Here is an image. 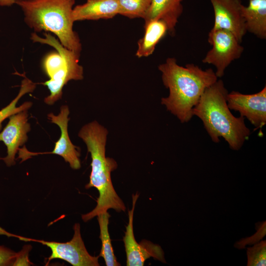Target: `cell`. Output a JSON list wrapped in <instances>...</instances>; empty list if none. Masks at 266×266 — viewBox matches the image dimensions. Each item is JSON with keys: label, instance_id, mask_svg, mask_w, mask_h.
Masks as SVG:
<instances>
[{"label": "cell", "instance_id": "6da1fadb", "mask_svg": "<svg viewBox=\"0 0 266 266\" xmlns=\"http://www.w3.org/2000/svg\"><path fill=\"white\" fill-rule=\"evenodd\" d=\"M158 69L164 86L169 90L168 96L161 99V104L181 122H189L193 116V108L205 90L218 80L215 72L193 64L179 66L172 57L160 65Z\"/></svg>", "mask_w": 266, "mask_h": 266}, {"label": "cell", "instance_id": "7a4b0ae2", "mask_svg": "<svg viewBox=\"0 0 266 266\" xmlns=\"http://www.w3.org/2000/svg\"><path fill=\"white\" fill-rule=\"evenodd\" d=\"M108 131L96 121L83 126L78 136L85 143L92 159L91 172L86 189L95 188L99 193L96 207L90 212L82 215L84 222H87L109 209L117 212L125 211L126 207L116 192L112 183L111 173L117 167L113 158L105 156Z\"/></svg>", "mask_w": 266, "mask_h": 266}, {"label": "cell", "instance_id": "3957f363", "mask_svg": "<svg viewBox=\"0 0 266 266\" xmlns=\"http://www.w3.org/2000/svg\"><path fill=\"white\" fill-rule=\"evenodd\" d=\"M228 90L222 80L207 87L192 109L198 117L212 140L216 143L223 137L230 147L239 150L250 134L242 116L236 117L230 111L227 102Z\"/></svg>", "mask_w": 266, "mask_h": 266}, {"label": "cell", "instance_id": "277c9868", "mask_svg": "<svg viewBox=\"0 0 266 266\" xmlns=\"http://www.w3.org/2000/svg\"><path fill=\"white\" fill-rule=\"evenodd\" d=\"M75 0H20L26 24L35 32H49L66 48L80 54L82 44L73 30L72 12Z\"/></svg>", "mask_w": 266, "mask_h": 266}, {"label": "cell", "instance_id": "5b68a950", "mask_svg": "<svg viewBox=\"0 0 266 266\" xmlns=\"http://www.w3.org/2000/svg\"><path fill=\"white\" fill-rule=\"evenodd\" d=\"M43 35L41 37L33 33L31 39L34 42L49 45L56 50L47 54L42 63L43 70L49 78L42 83L50 92L44 101L52 105L62 98L63 88L68 81L83 79V68L79 63L80 54L64 47L50 33Z\"/></svg>", "mask_w": 266, "mask_h": 266}, {"label": "cell", "instance_id": "8992f818", "mask_svg": "<svg viewBox=\"0 0 266 266\" xmlns=\"http://www.w3.org/2000/svg\"><path fill=\"white\" fill-rule=\"evenodd\" d=\"M74 234L72 239L66 242L47 241L25 237L12 234L0 228V234L15 237L25 241L39 242L46 245L51 251L47 264L54 259L65 261L73 266H99V256H93L87 250L82 238L80 226L76 223L73 226Z\"/></svg>", "mask_w": 266, "mask_h": 266}, {"label": "cell", "instance_id": "52a82bcc", "mask_svg": "<svg viewBox=\"0 0 266 266\" xmlns=\"http://www.w3.org/2000/svg\"><path fill=\"white\" fill-rule=\"evenodd\" d=\"M208 42L212 47L202 62L213 65L216 75L221 78L230 64L240 57L244 48L231 33L224 30H211Z\"/></svg>", "mask_w": 266, "mask_h": 266}, {"label": "cell", "instance_id": "ba28073f", "mask_svg": "<svg viewBox=\"0 0 266 266\" xmlns=\"http://www.w3.org/2000/svg\"><path fill=\"white\" fill-rule=\"evenodd\" d=\"M69 110L66 105L61 107L60 112L57 115L51 113L48 114V118L50 121L56 124L60 129L61 135L59 139L55 142L52 151L44 153H33L29 151L25 146L18 150V158L22 162L38 154H52L61 156L65 162L68 163L71 168L78 169L81 167L79 159L80 152L77 147L71 141L67 131L68 122L69 120L68 115Z\"/></svg>", "mask_w": 266, "mask_h": 266}, {"label": "cell", "instance_id": "9c48e42d", "mask_svg": "<svg viewBox=\"0 0 266 266\" xmlns=\"http://www.w3.org/2000/svg\"><path fill=\"white\" fill-rule=\"evenodd\" d=\"M138 196L137 193L133 195L132 207L128 211L129 222L123 239L127 256L126 266H142L145 261L151 257L166 263L164 252L159 245L147 240H142L138 243L135 239L133 229V213Z\"/></svg>", "mask_w": 266, "mask_h": 266}, {"label": "cell", "instance_id": "30bf717a", "mask_svg": "<svg viewBox=\"0 0 266 266\" xmlns=\"http://www.w3.org/2000/svg\"><path fill=\"white\" fill-rule=\"evenodd\" d=\"M230 109L238 111L240 116L246 117L256 129L262 128L266 123V86L259 92L250 95L232 91L227 96Z\"/></svg>", "mask_w": 266, "mask_h": 266}, {"label": "cell", "instance_id": "8fae6325", "mask_svg": "<svg viewBox=\"0 0 266 266\" xmlns=\"http://www.w3.org/2000/svg\"><path fill=\"white\" fill-rule=\"evenodd\" d=\"M214 13L211 30H224L231 33L241 43L247 31L241 14V0H209Z\"/></svg>", "mask_w": 266, "mask_h": 266}, {"label": "cell", "instance_id": "7c38bea8", "mask_svg": "<svg viewBox=\"0 0 266 266\" xmlns=\"http://www.w3.org/2000/svg\"><path fill=\"white\" fill-rule=\"evenodd\" d=\"M28 110H24L11 115L9 121L0 132V141L7 148V155L0 158L8 166L15 164V156L20 147L28 139V133L31 130L28 121Z\"/></svg>", "mask_w": 266, "mask_h": 266}, {"label": "cell", "instance_id": "4fadbf2b", "mask_svg": "<svg viewBox=\"0 0 266 266\" xmlns=\"http://www.w3.org/2000/svg\"><path fill=\"white\" fill-rule=\"evenodd\" d=\"M117 0H87L73 7L74 21L108 19L120 14Z\"/></svg>", "mask_w": 266, "mask_h": 266}, {"label": "cell", "instance_id": "5bb4252c", "mask_svg": "<svg viewBox=\"0 0 266 266\" xmlns=\"http://www.w3.org/2000/svg\"><path fill=\"white\" fill-rule=\"evenodd\" d=\"M183 0H152L150 7L144 19V24L156 19L163 20L167 25L168 32L171 35L181 15Z\"/></svg>", "mask_w": 266, "mask_h": 266}, {"label": "cell", "instance_id": "9a60e30c", "mask_svg": "<svg viewBox=\"0 0 266 266\" xmlns=\"http://www.w3.org/2000/svg\"><path fill=\"white\" fill-rule=\"evenodd\" d=\"M241 14L247 32L261 39L266 38V0H249L242 5Z\"/></svg>", "mask_w": 266, "mask_h": 266}, {"label": "cell", "instance_id": "2e32d148", "mask_svg": "<svg viewBox=\"0 0 266 266\" xmlns=\"http://www.w3.org/2000/svg\"><path fill=\"white\" fill-rule=\"evenodd\" d=\"M144 34L137 42L136 56L147 57L152 55L157 44L165 36L168 28L162 20L156 19L144 24Z\"/></svg>", "mask_w": 266, "mask_h": 266}, {"label": "cell", "instance_id": "e0dca14e", "mask_svg": "<svg viewBox=\"0 0 266 266\" xmlns=\"http://www.w3.org/2000/svg\"><path fill=\"white\" fill-rule=\"evenodd\" d=\"M97 217L100 230V238L101 241V248L99 257L103 258L107 266H121L114 255L108 232V226L110 215L107 211H106Z\"/></svg>", "mask_w": 266, "mask_h": 266}, {"label": "cell", "instance_id": "ac0fdd59", "mask_svg": "<svg viewBox=\"0 0 266 266\" xmlns=\"http://www.w3.org/2000/svg\"><path fill=\"white\" fill-rule=\"evenodd\" d=\"M36 87V84L27 77L22 81L20 91L17 96L7 106L0 110V132L2 123L7 118L19 112L28 110L32 105V102L26 101L17 107L16 104L20 99L24 95L32 93Z\"/></svg>", "mask_w": 266, "mask_h": 266}, {"label": "cell", "instance_id": "d6986e66", "mask_svg": "<svg viewBox=\"0 0 266 266\" xmlns=\"http://www.w3.org/2000/svg\"><path fill=\"white\" fill-rule=\"evenodd\" d=\"M152 0H117L120 15L129 18L144 19Z\"/></svg>", "mask_w": 266, "mask_h": 266}, {"label": "cell", "instance_id": "ffe728a7", "mask_svg": "<svg viewBox=\"0 0 266 266\" xmlns=\"http://www.w3.org/2000/svg\"><path fill=\"white\" fill-rule=\"evenodd\" d=\"M248 266H265L266 241L263 240L247 249Z\"/></svg>", "mask_w": 266, "mask_h": 266}, {"label": "cell", "instance_id": "44dd1931", "mask_svg": "<svg viewBox=\"0 0 266 266\" xmlns=\"http://www.w3.org/2000/svg\"><path fill=\"white\" fill-rule=\"evenodd\" d=\"M17 252L3 245H0V266H13Z\"/></svg>", "mask_w": 266, "mask_h": 266}, {"label": "cell", "instance_id": "7402d4cb", "mask_svg": "<svg viewBox=\"0 0 266 266\" xmlns=\"http://www.w3.org/2000/svg\"><path fill=\"white\" fill-rule=\"evenodd\" d=\"M31 248L30 245H26L20 252H17L13 266H30L33 264L28 258L29 252Z\"/></svg>", "mask_w": 266, "mask_h": 266}, {"label": "cell", "instance_id": "603a6c76", "mask_svg": "<svg viewBox=\"0 0 266 266\" xmlns=\"http://www.w3.org/2000/svg\"><path fill=\"white\" fill-rule=\"evenodd\" d=\"M20 0H0V6H9Z\"/></svg>", "mask_w": 266, "mask_h": 266}]
</instances>
